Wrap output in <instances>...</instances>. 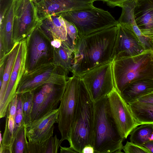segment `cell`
Returning <instances> with one entry per match:
<instances>
[{"instance_id": "obj_14", "label": "cell", "mask_w": 153, "mask_h": 153, "mask_svg": "<svg viewBox=\"0 0 153 153\" xmlns=\"http://www.w3.org/2000/svg\"><path fill=\"white\" fill-rule=\"evenodd\" d=\"M27 54L25 40L20 42L19 51L15 59L7 88L2 102L0 103V118L6 115L8 106L16 94L19 84L25 70Z\"/></svg>"}, {"instance_id": "obj_11", "label": "cell", "mask_w": 153, "mask_h": 153, "mask_svg": "<svg viewBox=\"0 0 153 153\" xmlns=\"http://www.w3.org/2000/svg\"><path fill=\"white\" fill-rule=\"evenodd\" d=\"M66 84L63 85L47 84L33 91V106L31 114V121L57 108Z\"/></svg>"}, {"instance_id": "obj_28", "label": "cell", "mask_w": 153, "mask_h": 153, "mask_svg": "<svg viewBox=\"0 0 153 153\" xmlns=\"http://www.w3.org/2000/svg\"><path fill=\"white\" fill-rule=\"evenodd\" d=\"M25 126L19 131L15 138L13 146V153H27V142Z\"/></svg>"}, {"instance_id": "obj_29", "label": "cell", "mask_w": 153, "mask_h": 153, "mask_svg": "<svg viewBox=\"0 0 153 153\" xmlns=\"http://www.w3.org/2000/svg\"><path fill=\"white\" fill-rule=\"evenodd\" d=\"M18 95V102L16 109L14 129V135L15 138L19 130L24 125L23 112L22 103L20 94Z\"/></svg>"}, {"instance_id": "obj_44", "label": "cell", "mask_w": 153, "mask_h": 153, "mask_svg": "<svg viewBox=\"0 0 153 153\" xmlns=\"http://www.w3.org/2000/svg\"><path fill=\"white\" fill-rule=\"evenodd\" d=\"M99 1H101V0H99Z\"/></svg>"}, {"instance_id": "obj_39", "label": "cell", "mask_w": 153, "mask_h": 153, "mask_svg": "<svg viewBox=\"0 0 153 153\" xmlns=\"http://www.w3.org/2000/svg\"><path fill=\"white\" fill-rule=\"evenodd\" d=\"M143 146L148 149L151 153H153V140L147 141L144 143Z\"/></svg>"}, {"instance_id": "obj_36", "label": "cell", "mask_w": 153, "mask_h": 153, "mask_svg": "<svg viewBox=\"0 0 153 153\" xmlns=\"http://www.w3.org/2000/svg\"><path fill=\"white\" fill-rule=\"evenodd\" d=\"M128 0H101V1L105 2L107 4L111 7L116 6L120 7L124 2Z\"/></svg>"}, {"instance_id": "obj_32", "label": "cell", "mask_w": 153, "mask_h": 153, "mask_svg": "<svg viewBox=\"0 0 153 153\" xmlns=\"http://www.w3.org/2000/svg\"><path fill=\"white\" fill-rule=\"evenodd\" d=\"M63 19L65 23L68 36L70 39L74 46L76 39L78 36L77 29L71 23L65 19Z\"/></svg>"}, {"instance_id": "obj_23", "label": "cell", "mask_w": 153, "mask_h": 153, "mask_svg": "<svg viewBox=\"0 0 153 153\" xmlns=\"http://www.w3.org/2000/svg\"><path fill=\"white\" fill-rule=\"evenodd\" d=\"M19 46L20 42L15 43L6 59L2 85L0 87V103L2 102L4 96Z\"/></svg>"}, {"instance_id": "obj_20", "label": "cell", "mask_w": 153, "mask_h": 153, "mask_svg": "<svg viewBox=\"0 0 153 153\" xmlns=\"http://www.w3.org/2000/svg\"><path fill=\"white\" fill-rule=\"evenodd\" d=\"M54 48L53 62L63 68L68 74L71 72L74 46L68 36L67 40L62 41L61 45Z\"/></svg>"}, {"instance_id": "obj_3", "label": "cell", "mask_w": 153, "mask_h": 153, "mask_svg": "<svg viewBox=\"0 0 153 153\" xmlns=\"http://www.w3.org/2000/svg\"><path fill=\"white\" fill-rule=\"evenodd\" d=\"M111 63L115 88L120 94L132 82L153 79V50L133 56L114 57Z\"/></svg>"}, {"instance_id": "obj_17", "label": "cell", "mask_w": 153, "mask_h": 153, "mask_svg": "<svg viewBox=\"0 0 153 153\" xmlns=\"http://www.w3.org/2000/svg\"><path fill=\"white\" fill-rule=\"evenodd\" d=\"M17 0H8L1 10L0 26V53L7 55L14 44L13 41L14 10Z\"/></svg>"}, {"instance_id": "obj_34", "label": "cell", "mask_w": 153, "mask_h": 153, "mask_svg": "<svg viewBox=\"0 0 153 153\" xmlns=\"http://www.w3.org/2000/svg\"><path fill=\"white\" fill-rule=\"evenodd\" d=\"M18 102V95L16 94L10 102L7 111L6 116H12L15 119Z\"/></svg>"}, {"instance_id": "obj_4", "label": "cell", "mask_w": 153, "mask_h": 153, "mask_svg": "<svg viewBox=\"0 0 153 153\" xmlns=\"http://www.w3.org/2000/svg\"><path fill=\"white\" fill-rule=\"evenodd\" d=\"M81 80L77 110L68 140L70 146L79 153L86 146H93V139L94 102Z\"/></svg>"}, {"instance_id": "obj_31", "label": "cell", "mask_w": 153, "mask_h": 153, "mask_svg": "<svg viewBox=\"0 0 153 153\" xmlns=\"http://www.w3.org/2000/svg\"><path fill=\"white\" fill-rule=\"evenodd\" d=\"M49 141L43 144L32 143L28 141L27 153H46Z\"/></svg>"}, {"instance_id": "obj_8", "label": "cell", "mask_w": 153, "mask_h": 153, "mask_svg": "<svg viewBox=\"0 0 153 153\" xmlns=\"http://www.w3.org/2000/svg\"><path fill=\"white\" fill-rule=\"evenodd\" d=\"M112 61L100 64L77 74L82 80L94 102L108 96L115 89Z\"/></svg>"}, {"instance_id": "obj_18", "label": "cell", "mask_w": 153, "mask_h": 153, "mask_svg": "<svg viewBox=\"0 0 153 153\" xmlns=\"http://www.w3.org/2000/svg\"><path fill=\"white\" fill-rule=\"evenodd\" d=\"M134 16L142 33L153 28V0H135Z\"/></svg>"}, {"instance_id": "obj_21", "label": "cell", "mask_w": 153, "mask_h": 153, "mask_svg": "<svg viewBox=\"0 0 153 153\" xmlns=\"http://www.w3.org/2000/svg\"><path fill=\"white\" fill-rule=\"evenodd\" d=\"M41 27L51 40L57 39L62 41L68 39L65 23L61 16L48 17L43 21Z\"/></svg>"}, {"instance_id": "obj_38", "label": "cell", "mask_w": 153, "mask_h": 153, "mask_svg": "<svg viewBox=\"0 0 153 153\" xmlns=\"http://www.w3.org/2000/svg\"><path fill=\"white\" fill-rule=\"evenodd\" d=\"M82 153H95V151L93 146L88 145L84 147Z\"/></svg>"}, {"instance_id": "obj_7", "label": "cell", "mask_w": 153, "mask_h": 153, "mask_svg": "<svg viewBox=\"0 0 153 153\" xmlns=\"http://www.w3.org/2000/svg\"><path fill=\"white\" fill-rule=\"evenodd\" d=\"M81 79L77 74L68 78L59 109L58 128L61 140H68V134L78 105Z\"/></svg>"}, {"instance_id": "obj_25", "label": "cell", "mask_w": 153, "mask_h": 153, "mask_svg": "<svg viewBox=\"0 0 153 153\" xmlns=\"http://www.w3.org/2000/svg\"><path fill=\"white\" fill-rule=\"evenodd\" d=\"M153 132V124H143L136 127L131 132L130 135V142L138 145L143 146L149 141V137Z\"/></svg>"}, {"instance_id": "obj_19", "label": "cell", "mask_w": 153, "mask_h": 153, "mask_svg": "<svg viewBox=\"0 0 153 153\" xmlns=\"http://www.w3.org/2000/svg\"><path fill=\"white\" fill-rule=\"evenodd\" d=\"M153 92V79H144L130 83L120 94L128 104Z\"/></svg>"}, {"instance_id": "obj_2", "label": "cell", "mask_w": 153, "mask_h": 153, "mask_svg": "<svg viewBox=\"0 0 153 153\" xmlns=\"http://www.w3.org/2000/svg\"><path fill=\"white\" fill-rule=\"evenodd\" d=\"M93 146L95 153H120L124 139L111 113L106 96L94 102Z\"/></svg>"}, {"instance_id": "obj_43", "label": "cell", "mask_w": 153, "mask_h": 153, "mask_svg": "<svg viewBox=\"0 0 153 153\" xmlns=\"http://www.w3.org/2000/svg\"><path fill=\"white\" fill-rule=\"evenodd\" d=\"M32 0V1H36V0Z\"/></svg>"}, {"instance_id": "obj_35", "label": "cell", "mask_w": 153, "mask_h": 153, "mask_svg": "<svg viewBox=\"0 0 153 153\" xmlns=\"http://www.w3.org/2000/svg\"><path fill=\"white\" fill-rule=\"evenodd\" d=\"M137 101L153 104V92L139 98Z\"/></svg>"}, {"instance_id": "obj_12", "label": "cell", "mask_w": 153, "mask_h": 153, "mask_svg": "<svg viewBox=\"0 0 153 153\" xmlns=\"http://www.w3.org/2000/svg\"><path fill=\"white\" fill-rule=\"evenodd\" d=\"M110 110L120 135L124 140L139 125L136 122L128 104L115 89L108 96Z\"/></svg>"}, {"instance_id": "obj_30", "label": "cell", "mask_w": 153, "mask_h": 153, "mask_svg": "<svg viewBox=\"0 0 153 153\" xmlns=\"http://www.w3.org/2000/svg\"><path fill=\"white\" fill-rule=\"evenodd\" d=\"M122 150L125 153H151L148 149L143 146L128 141L123 146Z\"/></svg>"}, {"instance_id": "obj_41", "label": "cell", "mask_w": 153, "mask_h": 153, "mask_svg": "<svg viewBox=\"0 0 153 153\" xmlns=\"http://www.w3.org/2000/svg\"><path fill=\"white\" fill-rule=\"evenodd\" d=\"M149 140H153V132L151 134L149 138Z\"/></svg>"}, {"instance_id": "obj_6", "label": "cell", "mask_w": 153, "mask_h": 153, "mask_svg": "<svg viewBox=\"0 0 153 153\" xmlns=\"http://www.w3.org/2000/svg\"><path fill=\"white\" fill-rule=\"evenodd\" d=\"M67 74L54 62L44 64L33 70L25 72L19 84L16 94L33 91L43 85L66 84Z\"/></svg>"}, {"instance_id": "obj_13", "label": "cell", "mask_w": 153, "mask_h": 153, "mask_svg": "<svg viewBox=\"0 0 153 153\" xmlns=\"http://www.w3.org/2000/svg\"><path fill=\"white\" fill-rule=\"evenodd\" d=\"M98 0H37L34 1L40 19L43 22L52 16H61L72 10L89 8Z\"/></svg>"}, {"instance_id": "obj_24", "label": "cell", "mask_w": 153, "mask_h": 153, "mask_svg": "<svg viewBox=\"0 0 153 153\" xmlns=\"http://www.w3.org/2000/svg\"><path fill=\"white\" fill-rule=\"evenodd\" d=\"M14 120L13 117L6 116L4 130L0 142V153H13Z\"/></svg>"}, {"instance_id": "obj_15", "label": "cell", "mask_w": 153, "mask_h": 153, "mask_svg": "<svg viewBox=\"0 0 153 153\" xmlns=\"http://www.w3.org/2000/svg\"><path fill=\"white\" fill-rule=\"evenodd\" d=\"M59 114L57 108L25 126L28 142L38 144L48 142L53 135L54 124L58 123Z\"/></svg>"}, {"instance_id": "obj_10", "label": "cell", "mask_w": 153, "mask_h": 153, "mask_svg": "<svg viewBox=\"0 0 153 153\" xmlns=\"http://www.w3.org/2000/svg\"><path fill=\"white\" fill-rule=\"evenodd\" d=\"M42 22L31 0H17L14 10L13 41L14 44L25 40Z\"/></svg>"}, {"instance_id": "obj_37", "label": "cell", "mask_w": 153, "mask_h": 153, "mask_svg": "<svg viewBox=\"0 0 153 153\" xmlns=\"http://www.w3.org/2000/svg\"><path fill=\"white\" fill-rule=\"evenodd\" d=\"M60 153H77L70 146L69 147H62L60 146Z\"/></svg>"}, {"instance_id": "obj_16", "label": "cell", "mask_w": 153, "mask_h": 153, "mask_svg": "<svg viewBox=\"0 0 153 153\" xmlns=\"http://www.w3.org/2000/svg\"><path fill=\"white\" fill-rule=\"evenodd\" d=\"M118 26L117 44L114 57L134 56L146 51L131 28L119 24Z\"/></svg>"}, {"instance_id": "obj_42", "label": "cell", "mask_w": 153, "mask_h": 153, "mask_svg": "<svg viewBox=\"0 0 153 153\" xmlns=\"http://www.w3.org/2000/svg\"><path fill=\"white\" fill-rule=\"evenodd\" d=\"M152 45L153 47V39H152Z\"/></svg>"}, {"instance_id": "obj_26", "label": "cell", "mask_w": 153, "mask_h": 153, "mask_svg": "<svg viewBox=\"0 0 153 153\" xmlns=\"http://www.w3.org/2000/svg\"><path fill=\"white\" fill-rule=\"evenodd\" d=\"M135 0H128L123 3L120 7L122 8L121 15L117 20L118 24L125 25L132 29L136 24L134 18Z\"/></svg>"}, {"instance_id": "obj_27", "label": "cell", "mask_w": 153, "mask_h": 153, "mask_svg": "<svg viewBox=\"0 0 153 153\" xmlns=\"http://www.w3.org/2000/svg\"><path fill=\"white\" fill-rule=\"evenodd\" d=\"M22 103L25 126L31 122V114L33 106V92H26L20 94Z\"/></svg>"}, {"instance_id": "obj_22", "label": "cell", "mask_w": 153, "mask_h": 153, "mask_svg": "<svg viewBox=\"0 0 153 153\" xmlns=\"http://www.w3.org/2000/svg\"><path fill=\"white\" fill-rule=\"evenodd\" d=\"M136 122L140 125L153 124V104L136 101L128 104Z\"/></svg>"}, {"instance_id": "obj_33", "label": "cell", "mask_w": 153, "mask_h": 153, "mask_svg": "<svg viewBox=\"0 0 153 153\" xmlns=\"http://www.w3.org/2000/svg\"><path fill=\"white\" fill-rule=\"evenodd\" d=\"M62 142L55 135L50 138L47 146L46 153H57Z\"/></svg>"}, {"instance_id": "obj_40", "label": "cell", "mask_w": 153, "mask_h": 153, "mask_svg": "<svg viewBox=\"0 0 153 153\" xmlns=\"http://www.w3.org/2000/svg\"><path fill=\"white\" fill-rule=\"evenodd\" d=\"M142 34L151 39H153V28L150 30L142 33Z\"/></svg>"}, {"instance_id": "obj_5", "label": "cell", "mask_w": 153, "mask_h": 153, "mask_svg": "<svg viewBox=\"0 0 153 153\" xmlns=\"http://www.w3.org/2000/svg\"><path fill=\"white\" fill-rule=\"evenodd\" d=\"M62 17L75 27L78 35L86 34L118 24L117 20L108 11L94 6L69 11Z\"/></svg>"}, {"instance_id": "obj_1", "label": "cell", "mask_w": 153, "mask_h": 153, "mask_svg": "<svg viewBox=\"0 0 153 153\" xmlns=\"http://www.w3.org/2000/svg\"><path fill=\"white\" fill-rule=\"evenodd\" d=\"M118 25L78 35L74 46L73 74H81L113 60L117 46Z\"/></svg>"}, {"instance_id": "obj_9", "label": "cell", "mask_w": 153, "mask_h": 153, "mask_svg": "<svg viewBox=\"0 0 153 153\" xmlns=\"http://www.w3.org/2000/svg\"><path fill=\"white\" fill-rule=\"evenodd\" d=\"M25 40L27 54L25 73L44 64L53 62L54 48L51 40L41 26Z\"/></svg>"}]
</instances>
